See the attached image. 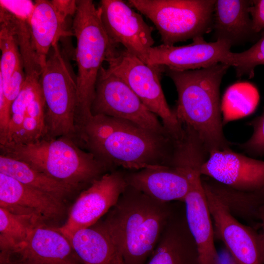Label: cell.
Listing matches in <instances>:
<instances>
[{
  "label": "cell",
  "instance_id": "cell-16",
  "mask_svg": "<svg viewBox=\"0 0 264 264\" xmlns=\"http://www.w3.org/2000/svg\"><path fill=\"white\" fill-rule=\"evenodd\" d=\"M45 111L41 83L25 81L12 104L7 135L0 144H25L45 136Z\"/></svg>",
  "mask_w": 264,
  "mask_h": 264
},
{
  "label": "cell",
  "instance_id": "cell-34",
  "mask_svg": "<svg viewBox=\"0 0 264 264\" xmlns=\"http://www.w3.org/2000/svg\"><path fill=\"white\" fill-rule=\"evenodd\" d=\"M230 256V257H229V260H227V262H223L222 259L219 256V260L217 264H236L231 255Z\"/></svg>",
  "mask_w": 264,
  "mask_h": 264
},
{
  "label": "cell",
  "instance_id": "cell-23",
  "mask_svg": "<svg viewBox=\"0 0 264 264\" xmlns=\"http://www.w3.org/2000/svg\"><path fill=\"white\" fill-rule=\"evenodd\" d=\"M207 187L237 219L254 224L260 221V213L264 205V189L253 192L234 189L207 177H202Z\"/></svg>",
  "mask_w": 264,
  "mask_h": 264
},
{
  "label": "cell",
  "instance_id": "cell-26",
  "mask_svg": "<svg viewBox=\"0 0 264 264\" xmlns=\"http://www.w3.org/2000/svg\"><path fill=\"white\" fill-rule=\"evenodd\" d=\"M46 222L39 216L15 214L0 207V252L19 245L34 229L46 226Z\"/></svg>",
  "mask_w": 264,
  "mask_h": 264
},
{
  "label": "cell",
  "instance_id": "cell-33",
  "mask_svg": "<svg viewBox=\"0 0 264 264\" xmlns=\"http://www.w3.org/2000/svg\"><path fill=\"white\" fill-rule=\"evenodd\" d=\"M260 222L262 229V232L261 233V236L262 239L263 255L264 263V205L262 207L260 210Z\"/></svg>",
  "mask_w": 264,
  "mask_h": 264
},
{
  "label": "cell",
  "instance_id": "cell-2",
  "mask_svg": "<svg viewBox=\"0 0 264 264\" xmlns=\"http://www.w3.org/2000/svg\"><path fill=\"white\" fill-rule=\"evenodd\" d=\"M128 185L101 222L125 264H146L175 207Z\"/></svg>",
  "mask_w": 264,
  "mask_h": 264
},
{
  "label": "cell",
  "instance_id": "cell-22",
  "mask_svg": "<svg viewBox=\"0 0 264 264\" xmlns=\"http://www.w3.org/2000/svg\"><path fill=\"white\" fill-rule=\"evenodd\" d=\"M66 19L56 9L51 0H37L28 22L32 47L42 70L51 47L61 38L69 36Z\"/></svg>",
  "mask_w": 264,
  "mask_h": 264
},
{
  "label": "cell",
  "instance_id": "cell-14",
  "mask_svg": "<svg viewBox=\"0 0 264 264\" xmlns=\"http://www.w3.org/2000/svg\"><path fill=\"white\" fill-rule=\"evenodd\" d=\"M231 47L223 41L207 42L203 37L196 38L186 45L162 44L150 49L147 64L180 71L200 69L219 63L229 65Z\"/></svg>",
  "mask_w": 264,
  "mask_h": 264
},
{
  "label": "cell",
  "instance_id": "cell-8",
  "mask_svg": "<svg viewBox=\"0 0 264 264\" xmlns=\"http://www.w3.org/2000/svg\"><path fill=\"white\" fill-rule=\"evenodd\" d=\"M111 46L106 61L108 69L123 80L146 107L161 119L168 133L176 140L182 139L183 124L169 107L160 84L164 67L151 66L126 49Z\"/></svg>",
  "mask_w": 264,
  "mask_h": 264
},
{
  "label": "cell",
  "instance_id": "cell-20",
  "mask_svg": "<svg viewBox=\"0 0 264 264\" xmlns=\"http://www.w3.org/2000/svg\"><path fill=\"white\" fill-rule=\"evenodd\" d=\"M146 264H200L196 242L187 223L185 207H176Z\"/></svg>",
  "mask_w": 264,
  "mask_h": 264
},
{
  "label": "cell",
  "instance_id": "cell-18",
  "mask_svg": "<svg viewBox=\"0 0 264 264\" xmlns=\"http://www.w3.org/2000/svg\"><path fill=\"white\" fill-rule=\"evenodd\" d=\"M189 190L184 203L188 228L197 245L200 264H217L219 254L214 243L213 221L205 191L202 176L198 172L188 176Z\"/></svg>",
  "mask_w": 264,
  "mask_h": 264
},
{
  "label": "cell",
  "instance_id": "cell-15",
  "mask_svg": "<svg viewBox=\"0 0 264 264\" xmlns=\"http://www.w3.org/2000/svg\"><path fill=\"white\" fill-rule=\"evenodd\" d=\"M202 176L239 190L264 189V161L233 151L230 148L209 154L200 168Z\"/></svg>",
  "mask_w": 264,
  "mask_h": 264
},
{
  "label": "cell",
  "instance_id": "cell-30",
  "mask_svg": "<svg viewBox=\"0 0 264 264\" xmlns=\"http://www.w3.org/2000/svg\"><path fill=\"white\" fill-rule=\"evenodd\" d=\"M0 7L17 19L28 23L35 7L30 0H0Z\"/></svg>",
  "mask_w": 264,
  "mask_h": 264
},
{
  "label": "cell",
  "instance_id": "cell-4",
  "mask_svg": "<svg viewBox=\"0 0 264 264\" xmlns=\"http://www.w3.org/2000/svg\"><path fill=\"white\" fill-rule=\"evenodd\" d=\"M2 154L22 160L50 177L76 188L108 172L73 138L46 136L25 144H0Z\"/></svg>",
  "mask_w": 264,
  "mask_h": 264
},
{
  "label": "cell",
  "instance_id": "cell-9",
  "mask_svg": "<svg viewBox=\"0 0 264 264\" xmlns=\"http://www.w3.org/2000/svg\"><path fill=\"white\" fill-rule=\"evenodd\" d=\"M91 112L92 116L103 115L126 120L151 132L170 136L157 116L130 87L103 66L98 76Z\"/></svg>",
  "mask_w": 264,
  "mask_h": 264
},
{
  "label": "cell",
  "instance_id": "cell-12",
  "mask_svg": "<svg viewBox=\"0 0 264 264\" xmlns=\"http://www.w3.org/2000/svg\"><path fill=\"white\" fill-rule=\"evenodd\" d=\"M214 235L224 244L236 264H264L262 239L254 228L242 224L203 185Z\"/></svg>",
  "mask_w": 264,
  "mask_h": 264
},
{
  "label": "cell",
  "instance_id": "cell-13",
  "mask_svg": "<svg viewBox=\"0 0 264 264\" xmlns=\"http://www.w3.org/2000/svg\"><path fill=\"white\" fill-rule=\"evenodd\" d=\"M0 264H83L68 239L46 226L34 229L19 245L0 252Z\"/></svg>",
  "mask_w": 264,
  "mask_h": 264
},
{
  "label": "cell",
  "instance_id": "cell-7",
  "mask_svg": "<svg viewBox=\"0 0 264 264\" xmlns=\"http://www.w3.org/2000/svg\"><path fill=\"white\" fill-rule=\"evenodd\" d=\"M216 0H129L128 4L150 19L163 44L203 37L212 30Z\"/></svg>",
  "mask_w": 264,
  "mask_h": 264
},
{
  "label": "cell",
  "instance_id": "cell-19",
  "mask_svg": "<svg viewBox=\"0 0 264 264\" xmlns=\"http://www.w3.org/2000/svg\"><path fill=\"white\" fill-rule=\"evenodd\" d=\"M124 171L128 185L161 201L183 202L189 190L186 172L180 167L155 166Z\"/></svg>",
  "mask_w": 264,
  "mask_h": 264
},
{
  "label": "cell",
  "instance_id": "cell-1",
  "mask_svg": "<svg viewBox=\"0 0 264 264\" xmlns=\"http://www.w3.org/2000/svg\"><path fill=\"white\" fill-rule=\"evenodd\" d=\"M76 140L109 172L175 166L178 143L169 135L103 115L92 116L78 130Z\"/></svg>",
  "mask_w": 264,
  "mask_h": 264
},
{
  "label": "cell",
  "instance_id": "cell-31",
  "mask_svg": "<svg viewBox=\"0 0 264 264\" xmlns=\"http://www.w3.org/2000/svg\"><path fill=\"white\" fill-rule=\"evenodd\" d=\"M249 13L254 31L260 34L264 30V0H252Z\"/></svg>",
  "mask_w": 264,
  "mask_h": 264
},
{
  "label": "cell",
  "instance_id": "cell-28",
  "mask_svg": "<svg viewBox=\"0 0 264 264\" xmlns=\"http://www.w3.org/2000/svg\"><path fill=\"white\" fill-rule=\"evenodd\" d=\"M229 65L235 68L236 76L252 78L256 67L264 65V30L257 41L249 49L240 53L231 52Z\"/></svg>",
  "mask_w": 264,
  "mask_h": 264
},
{
  "label": "cell",
  "instance_id": "cell-25",
  "mask_svg": "<svg viewBox=\"0 0 264 264\" xmlns=\"http://www.w3.org/2000/svg\"><path fill=\"white\" fill-rule=\"evenodd\" d=\"M83 264H110L116 249L101 221L68 238Z\"/></svg>",
  "mask_w": 264,
  "mask_h": 264
},
{
  "label": "cell",
  "instance_id": "cell-17",
  "mask_svg": "<svg viewBox=\"0 0 264 264\" xmlns=\"http://www.w3.org/2000/svg\"><path fill=\"white\" fill-rule=\"evenodd\" d=\"M0 207L13 213L57 221L66 212L64 201L0 173Z\"/></svg>",
  "mask_w": 264,
  "mask_h": 264
},
{
  "label": "cell",
  "instance_id": "cell-10",
  "mask_svg": "<svg viewBox=\"0 0 264 264\" xmlns=\"http://www.w3.org/2000/svg\"><path fill=\"white\" fill-rule=\"evenodd\" d=\"M128 185L124 170L104 174L81 193L66 222L56 228L68 239L78 230L95 224L116 204Z\"/></svg>",
  "mask_w": 264,
  "mask_h": 264
},
{
  "label": "cell",
  "instance_id": "cell-32",
  "mask_svg": "<svg viewBox=\"0 0 264 264\" xmlns=\"http://www.w3.org/2000/svg\"><path fill=\"white\" fill-rule=\"evenodd\" d=\"M51 1L58 11L66 19L69 16L75 15L76 12L77 0H53Z\"/></svg>",
  "mask_w": 264,
  "mask_h": 264
},
{
  "label": "cell",
  "instance_id": "cell-11",
  "mask_svg": "<svg viewBox=\"0 0 264 264\" xmlns=\"http://www.w3.org/2000/svg\"><path fill=\"white\" fill-rule=\"evenodd\" d=\"M103 26L110 44L124 48L147 64L154 41V28L142 16L121 0H102L98 7Z\"/></svg>",
  "mask_w": 264,
  "mask_h": 264
},
{
  "label": "cell",
  "instance_id": "cell-6",
  "mask_svg": "<svg viewBox=\"0 0 264 264\" xmlns=\"http://www.w3.org/2000/svg\"><path fill=\"white\" fill-rule=\"evenodd\" d=\"M40 83L45 102L46 137L76 139L78 91L76 75L58 43L50 49Z\"/></svg>",
  "mask_w": 264,
  "mask_h": 264
},
{
  "label": "cell",
  "instance_id": "cell-5",
  "mask_svg": "<svg viewBox=\"0 0 264 264\" xmlns=\"http://www.w3.org/2000/svg\"><path fill=\"white\" fill-rule=\"evenodd\" d=\"M72 24L76 39L75 58L78 106L76 124L83 126L92 116L91 106L102 63L112 45L103 26L100 12L91 0H77Z\"/></svg>",
  "mask_w": 264,
  "mask_h": 264
},
{
  "label": "cell",
  "instance_id": "cell-3",
  "mask_svg": "<svg viewBox=\"0 0 264 264\" xmlns=\"http://www.w3.org/2000/svg\"><path fill=\"white\" fill-rule=\"evenodd\" d=\"M230 66L219 63L185 71L164 67L177 92L174 110L177 118L198 134L208 154L230 148L223 133L220 98L222 79Z\"/></svg>",
  "mask_w": 264,
  "mask_h": 264
},
{
  "label": "cell",
  "instance_id": "cell-27",
  "mask_svg": "<svg viewBox=\"0 0 264 264\" xmlns=\"http://www.w3.org/2000/svg\"><path fill=\"white\" fill-rule=\"evenodd\" d=\"M0 80L4 82L24 67L16 35L15 17L0 8Z\"/></svg>",
  "mask_w": 264,
  "mask_h": 264
},
{
  "label": "cell",
  "instance_id": "cell-24",
  "mask_svg": "<svg viewBox=\"0 0 264 264\" xmlns=\"http://www.w3.org/2000/svg\"><path fill=\"white\" fill-rule=\"evenodd\" d=\"M0 173L64 201L76 188L56 180L21 160L0 154Z\"/></svg>",
  "mask_w": 264,
  "mask_h": 264
},
{
  "label": "cell",
  "instance_id": "cell-29",
  "mask_svg": "<svg viewBox=\"0 0 264 264\" xmlns=\"http://www.w3.org/2000/svg\"><path fill=\"white\" fill-rule=\"evenodd\" d=\"M253 129L250 137L239 147L253 157L264 155V109L261 114L248 122Z\"/></svg>",
  "mask_w": 264,
  "mask_h": 264
},
{
  "label": "cell",
  "instance_id": "cell-21",
  "mask_svg": "<svg viewBox=\"0 0 264 264\" xmlns=\"http://www.w3.org/2000/svg\"><path fill=\"white\" fill-rule=\"evenodd\" d=\"M252 0H216L212 30L216 41L231 46L259 39L260 34L253 29L249 8Z\"/></svg>",
  "mask_w": 264,
  "mask_h": 264
}]
</instances>
